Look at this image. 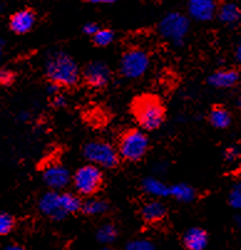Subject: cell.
<instances>
[{"label": "cell", "instance_id": "1", "mask_svg": "<svg viewBox=\"0 0 241 250\" xmlns=\"http://www.w3.org/2000/svg\"><path fill=\"white\" fill-rule=\"evenodd\" d=\"M45 71L48 80L60 87H72L80 81L81 72L75 60L65 52L48 55L45 63Z\"/></svg>", "mask_w": 241, "mask_h": 250}, {"label": "cell", "instance_id": "2", "mask_svg": "<svg viewBox=\"0 0 241 250\" xmlns=\"http://www.w3.org/2000/svg\"><path fill=\"white\" fill-rule=\"evenodd\" d=\"M133 113L137 123L143 130H156L164 122V106L158 98L153 96H142L133 104Z\"/></svg>", "mask_w": 241, "mask_h": 250}, {"label": "cell", "instance_id": "3", "mask_svg": "<svg viewBox=\"0 0 241 250\" xmlns=\"http://www.w3.org/2000/svg\"><path fill=\"white\" fill-rule=\"evenodd\" d=\"M149 139L140 129H131L122 135L118 144V156L127 161L137 163L147 155Z\"/></svg>", "mask_w": 241, "mask_h": 250}, {"label": "cell", "instance_id": "4", "mask_svg": "<svg viewBox=\"0 0 241 250\" xmlns=\"http://www.w3.org/2000/svg\"><path fill=\"white\" fill-rule=\"evenodd\" d=\"M189 19L180 13H169L159 22L158 31L164 40L174 46H182L189 31Z\"/></svg>", "mask_w": 241, "mask_h": 250}, {"label": "cell", "instance_id": "5", "mask_svg": "<svg viewBox=\"0 0 241 250\" xmlns=\"http://www.w3.org/2000/svg\"><path fill=\"white\" fill-rule=\"evenodd\" d=\"M83 156L97 167L113 168L120 161L115 147L105 141H91L83 147Z\"/></svg>", "mask_w": 241, "mask_h": 250}, {"label": "cell", "instance_id": "6", "mask_svg": "<svg viewBox=\"0 0 241 250\" xmlns=\"http://www.w3.org/2000/svg\"><path fill=\"white\" fill-rule=\"evenodd\" d=\"M72 182L76 191L82 196H91L96 193L103 181L101 168L92 164H87L78 168L72 176Z\"/></svg>", "mask_w": 241, "mask_h": 250}, {"label": "cell", "instance_id": "7", "mask_svg": "<svg viewBox=\"0 0 241 250\" xmlns=\"http://www.w3.org/2000/svg\"><path fill=\"white\" fill-rule=\"evenodd\" d=\"M149 67V56L141 48H133L123 53L120 62V72L128 80H136L145 75Z\"/></svg>", "mask_w": 241, "mask_h": 250}, {"label": "cell", "instance_id": "8", "mask_svg": "<svg viewBox=\"0 0 241 250\" xmlns=\"http://www.w3.org/2000/svg\"><path fill=\"white\" fill-rule=\"evenodd\" d=\"M86 83L95 88H102L108 84L112 77V71L103 61H92L83 68Z\"/></svg>", "mask_w": 241, "mask_h": 250}, {"label": "cell", "instance_id": "9", "mask_svg": "<svg viewBox=\"0 0 241 250\" xmlns=\"http://www.w3.org/2000/svg\"><path fill=\"white\" fill-rule=\"evenodd\" d=\"M44 182L52 191H59L65 188L71 182V176L69 168L62 165H50L45 168L43 173Z\"/></svg>", "mask_w": 241, "mask_h": 250}, {"label": "cell", "instance_id": "10", "mask_svg": "<svg viewBox=\"0 0 241 250\" xmlns=\"http://www.w3.org/2000/svg\"><path fill=\"white\" fill-rule=\"evenodd\" d=\"M39 208L45 216L50 217L54 221H64L67 217L66 213L60 208L59 202V192L50 191L46 192L39 201Z\"/></svg>", "mask_w": 241, "mask_h": 250}, {"label": "cell", "instance_id": "11", "mask_svg": "<svg viewBox=\"0 0 241 250\" xmlns=\"http://www.w3.org/2000/svg\"><path fill=\"white\" fill-rule=\"evenodd\" d=\"M188 10L196 21H209L214 18L217 5L214 0H191Z\"/></svg>", "mask_w": 241, "mask_h": 250}, {"label": "cell", "instance_id": "12", "mask_svg": "<svg viewBox=\"0 0 241 250\" xmlns=\"http://www.w3.org/2000/svg\"><path fill=\"white\" fill-rule=\"evenodd\" d=\"M36 21L35 14L34 11L25 9V10L16 11L10 19V29L15 34L23 35L29 32L34 27Z\"/></svg>", "mask_w": 241, "mask_h": 250}, {"label": "cell", "instance_id": "13", "mask_svg": "<svg viewBox=\"0 0 241 250\" xmlns=\"http://www.w3.org/2000/svg\"><path fill=\"white\" fill-rule=\"evenodd\" d=\"M208 233L199 227L189 228L183 235V243L188 250H204L208 247Z\"/></svg>", "mask_w": 241, "mask_h": 250}, {"label": "cell", "instance_id": "14", "mask_svg": "<svg viewBox=\"0 0 241 250\" xmlns=\"http://www.w3.org/2000/svg\"><path fill=\"white\" fill-rule=\"evenodd\" d=\"M240 80L238 71L235 69H220L208 78V83L215 88H231Z\"/></svg>", "mask_w": 241, "mask_h": 250}, {"label": "cell", "instance_id": "15", "mask_svg": "<svg viewBox=\"0 0 241 250\" xmlns=\"http://www.w3.org/2000/svg\"><path fill=\"white\" fill-rule=\"evenodd\" d=\"M141 214L147 223H156L167 216V207L159 201H150L143 206Z\"/></svg>", "mask_w": 241, "mask_h": 250}, {"label": "cell", "instance_id": "16", "mask_svg": "<svg viewBox=\"0 0 241 250\" xmlns=\"http://www.w3.org/2000/svg\"><path fill=\"white\" fill-rule=\"evenodd\" d=\"M143 191L156 198H163L169 196V186L157 177H145L142 182Z\"/></svg>", "mask_w": 241, "mask_h": 250}, {"label": "cell", "instance_id": "17", "mask_svg": "<svg viewBox=\"0 0 241 250\" xmlns=\"http://www.w3.org/2000/svg\"><path fill=\"white\" fill-rule=\"evenodd\" d=\"M217 16H219L220 21L224 22V24L235 25L240 20L241 13L238 4L233 3V1H228V3L222 4L221 8L219 9Z\"/></svg>", "mask_w": 241, "mask_h": 250}, {"label": "cell", "instance_id": "18", "mask_svg": "<svg viewBox=\"0 0 241 250\" xmlns=\"http://www.w3.org/2000/svg\"><path fill=\"white\" fill-rule=\"evenodd\" d=\"M169 196L182 203H191L195 200L196 192L192 186L187 184H177L169 187Z\"/></svg>", "mask_w": 241, "mask_h": 250}, {"label": "cell", "instance_id": "19", "mask_svg": "<svg viewBox=\"0 0 241 250\" xmlns=\"http://www.w3.org/2000/svg\"><path fill=\"white\" fill-rule=\"evenodd\" d=\"M210 124L217 129H226L231 124V114L222 106H214L209 114Z\"/></svg>", "mask_w": 241, "mask_h": 250}, {"label": "cell", "instance_id": "20", "mask_svg": "<svg viewBox=\"0 0 241 250\" xmlns=\"http://www.w3.org/2000/svg\"><path fill=\"white\" fill-rule=\"evenodd\" d=\"M59 202L60 208L66 213L67 216L78 212V210H81V207H82V201H81V198L78 196H76V194L70 193V192L59 193Z\"/></svg>", "mask_w": 241, "mask_h": 250}, {"label": "cell", "instance_id": "21", "mask_svg": "<svg viewBox=\"0 0 241 250\" xmlns=\"http://www.w3.org/2000/svg\"><path fill=\"white\" fill-rule=\"evenodd\" d=\"M81 210L87 216H101L108 210V203L103 200L91 198L86 202H82Z\"/></svg>", "mask_w": 241, "mask_h": 250}, {"label": "cell", "instance_id": "22", "mask_svg": "<svg viewBox=\"0 0 241 250\" xmlns=\"http://www.w3.org/2000/svg\"><path fill=\"white\" fill-rule=\"evenodd\" d=\"M117 238V229L113 224L107 223L99 227L97 230V240L102 244H111Z\"/></svg>", "mask_w": 241, "mask_h": 250}, {"label": "cell", "instance_id": "23", "mask_svg": "<svg viewBox=\"0 0 241 250\" xmlns=\"http://www.w3.org/2000/svg\"><path fill=\"white\" fill-rule=\"evenodd\" d=\"M92 38H94L95 45L99 46V47H106L110 43H112L113 39H115V34H113L112 30L99 29Z\"/></svg>", "mask_w": 241, "mask_h": 250}, {"label": "cell", "instance_id": "24", "mask_svg": "<svg viewBox=\"0 0 241 250\" xmlns=\"http://www.w3.org/2000/svg\"><path fill=\"white\" fill-rule=\"evenodd\" d=\"M14 218L9 213L0 210V237L8 235L14 228Z\"/></svg>", "mask_w": 241, "mask_h": 250}, {"label": "cell", "instance_id": "25", "mask_svg": "<svg viewBox=\"0 0 241 250\" xmlns=\"http://www.w3.org/2000/svg\"><path fill=\"white\" fill-rule=\"evenodd\" d=\"M229 203L233 208L235 209H240L241 207V184L240 182H236L233 186V188L230 189V193H229Z\"/></svg>", "mask_w": 241, "mask_h": 250}, {"label": "cell", "instance_id": "26", "mask_svg": "<svg viewBox=\"0 0 241 250\" xmlns=\"http://www.w3.org/2000/svg\"><path fill=\"white\" fill-rule=\"evenodd\" d=\"M126 250H156V248L150 240L136 239L126 245Z\"/></svg>", "mask_w": 241, "mask_h": 250}, {"label": "cell", "instance_id": "27", "mask_svg": "<svg viewBox=\"0 0 241 250\" xmlns=\"http://www.w3.org/2000/svg\"><path fill=\"white\" fill-rule=\"evenodd\" d=\"M14 78H15V76H14V73L11 72V71H9V69L6 68L0 69V84H11V83L14 82Z\"/></svg>", "mask_w": 241, "mask_h": 250}, {"label": "cell", "instance_id": "28", "mask_svg": "<svg viewBox=\"0 0 241 250\" xmlns=\"http://www.w3.org/2000/svg\"><path fill=\"white\" fill-rule=\"evenodd\" d=\"M224 157H225L228 163H234V161H236L240 157V149L238 146L229 147V149H226Z\"/></svg>", "mask_w": 241, "mask_h": 250}, {"label": "cell", "instance_id": "29", "mask_svg": "<svg viewBox=\"0 0 241 250\" xmlns=\"http://www.w3.org/2000/svg\"><path fill=\"white\" fill-rule=\"evenodd\" d=\"M99 30V26L96 24V22H89L83 26V32L86 35H90V36H94L97 31Z\"/></svg>", "mask_w": 241, "mask_h": 250}, {"label": "cell", "instance_id": "30", "mask_svg": "<svg viewBox=\"0 0 241 250\" xmlns=\"http://www.w3.org/2000/svg\"><path fill=\"white\" fill-rule=\"evenodd\" d=\"M52 103H54V106H56V108H64V106L67 104V101L62 94H57V96L54 97Z\"/></svg>", "mask_w": 241, "mask_h": 250}, {"label": "cell", "instance_id": "31", "mask_svg": "<svg viewBox=\"0 0 241 250\" xmlns=\"http://www.w3.org/2000/svg\"><path fill=\"white\" fill-rule=\"evenodd\" d=\"M46 91H48V93L50 94V96L55 97L60 93V85H57L56 83L50 82L48 84V87H46Z\"/></svg>", "mask_w": 241, "mask_h": 250}, {"label": "cell", "instance_id": "32", "mask_svg": "<svg viewBox=\"0 0 241 250\" xmlns=\"http://www.w3.org/2000/svg\"><path fill=\"white\" fill-rule=\"evenodd\" d=\"M1 250H25V249L23 247H20V245L9 244V245H6V247H4Z\"/></svg>", "mask_w": 241, "mask_h": 250}, {"label": "cell", "instance_id": "33", "mask_svg": "<svg viewBox=\"0 0 241 250\" xmlns=\"http://www.w3.org/2000/svg\"><path fill=\"white\" fill-rule=\"evenodd\" d=\"M89 1H91L94 4H111L117 1V0H89Z\"/></svg>", "mask_w": 241, "mask_h": 250}, {"label": "cell", "instance_id": "34", "mask_svg": "<svg viewBox=\"0 0 241 250\" xmlns=\"http://www.w3.org/2000/svg\"><path fill=\"white\" fill-rule=\"evenodd\" d=\"M235 56H236V61L240 63V62H241V45H240V43H238V45H236Z\"/></svg>", "mask_w": 241, "mask_h": 250}, {"label": "cell", "instance_id": "35", "mask_svg": "<svg viewBox=\"0 0 241 250\" xmlns=\"http://www.w3.org/2000/svg\"><path fill=\"white\" fill-rule=\"evenodd\" d=\"M20 120H23V122H25V120H27L29 119V114H27V113H25V112H23L22 114H20Z\"/></svg>", "mask_w": 241, "mask_h": 250}, {"label": "cell", "instance_id": "36", "mask_svg": "<svg viewBox=\"0 0 241 250\" xmlns=\"http://www.w3.org/2000/svg\"><path fill=\"white\" fill-rule=\"evenodd\" d=\"M3 41H0V60H1V57H3Z\"/></svg>", "mask_w": 241, "mask_h": 250}, {"label": "cell", "instance_id": "37", "mask_svg": "<svg viewBox=\"0 0 241 250\" xmlns=\"http://www.w3.org/2000/svg\"><path fill=\"white\" fill-rule=\"evenodd\" d=\"M99 250H115V249H112V248H102V249H99Z\"/></svg>", "mask_w": 241, "mask_h": 250}]
</instances>
